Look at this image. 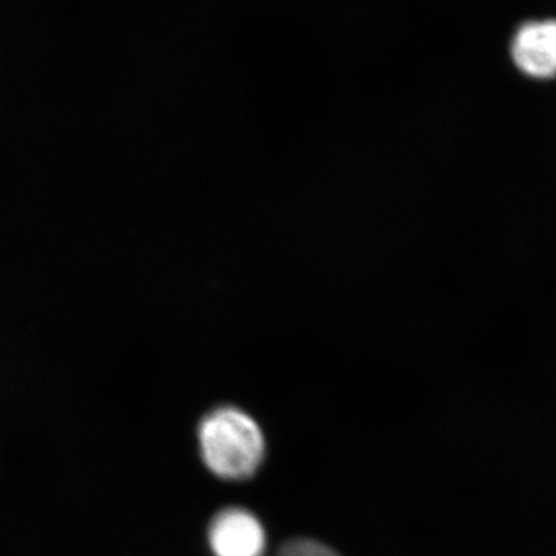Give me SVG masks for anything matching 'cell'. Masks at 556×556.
<instances>
[{"mask_svg": "<svg viewBox=\"0 0 556 556\" xmlns=\"http://www.w3.org/2000/svg\"><path fill=\"white\" fill-rule=\"evenodd\" d=\"M511 58L519 72L530 78H556V21L521 25L511 40Z\"/></svg>", "mask_w": 556, "mask_h": 556, "instance_id": "3", "label": "cell"}, {"mask_svg": "<svg viewBox=\"0 0 556 556\" xmlns=\"http://www.w3.org/2000/svg\"><path fill=\"white\" fill-rule=\"evenodd\" d=\"M208 544L215 556H263L266 533L247 508L230 507L212 519Z\"/></svg>", "mask_w": 556, "mask_h": 556, "instance_id": "2", "label": "cell"}, {"mask_svg": "<svg viewBox=\"0 0 556 556\" xmlns=\"http://www.w3.org/2000/svg\"><path fill=\"white\" fill-rule=\"evenodd\" d=\"M199 439L208 470L228 481L251 478L265 457L262 428L239 408L222 407L208 413L200 424Z\"/></svg>", "mask_w": 556, "mask_h": 556, "instance_id": "1", "label": "cell"}, {"mask_svg": "<svg viewBox=\"0 0 556 556\" xmlns=\"http://www.w3.org/2000/svg\"><path fill=\"white\" fill-rule=\"evenodd\" d=\"M274 556H340L331 547L313 540H294L280 547Z\"/></svg>", "mask_w": 556, "mask_h": 556, "instance_id": "4", "label": "cell"}]
</instances>
